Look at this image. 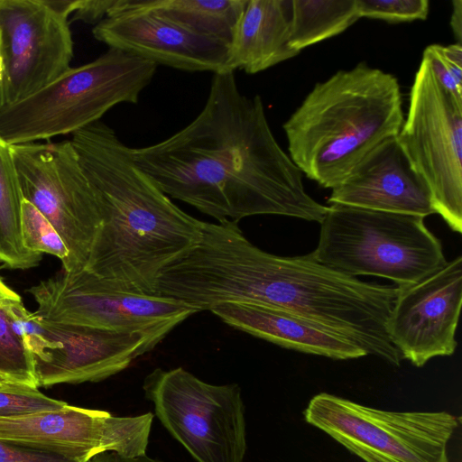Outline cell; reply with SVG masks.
Wrapping results in <instances>:
<instances>
[{
  "label": "cell",
  "instance_id": "obj_1",
  "mask_svg": "<svg viewBox=\"0 0 462 462\" xmlns=\"http://www.w3.org/2000/svg\"><path fill=\"white\" fill-rule=\"evenodd\" d=\"M129 152L168 197L217 223L255 215L320 223L328 209L306 192L301 171L273 134L261 97L244 95L233 70L213 73L206 103L188 125Z\"/></svg>",
  "mask_w": 462,
  "mask_h": 462
},
{
  "label": "cell",
  "instance_id": "obj_12",
  "mask_svg": "<svg viewBox=\"0 0 462 462\" xmlns=\"http://www.w3.org/2000/svg\"><path fill=\"white\" fill-rule=\"evenodd\" d=\"M68 18L46 0H0V106L32 95L70 68L74 42Z\"/></svg>",
  "mask_w": 462,
  "mask_h": 462
},
{
  "label": "cell",
  "instance_id": "obj_32",
  "mask_svg": "<svg viewBox=\"0 0 462 462\" xmlns=\"http://www.w3.org/2000/svg\"><path fill=\"white\" fill-rule=\"evenodd\" d=\"M453 11L450 18V26L457 40V43L461 44L462 41V1L454 0L452 2Z\"/></svg>",
  "mask_w": 462,
  "mask_h": 462
},
{
  "label": "cell",
  "instance_id": "obj_21",
  "mask_svg": "<svg viewBox=\"0 0 462 462\" xmlns=\"http://www.w3.org/2000/svg\"><path fill=\"white\" fill-rule=\"evenodd\" d=\"M359 18L356 0H292L290 46L300 52L343 32Z\"/></svg>",
  "mask_w": 462,
  "mask_h": 462
},
{
  "label": "cell",
  "instance_id": "obj_23",
  "mask_svg": "<svg viewBox=\"0 0 462 462\" xmlns=\"http://www.w3.org/2000/svg\"><path fill=\"white\" fill-rule=\"evenodd\" d=\"M21 232L23 245L35 253H46L58 257L62 265L69 250L52 224L28 200L23 199L21 214Z\"/></svg>",
  "mask_w": 462,
  "mask_h": 462
},
{
  "label": "cell",
  "instance_id": "obj_14",
  "mask_svg": "<svg viewBox=\"0 0 462 462\" xmlns=\"http://www.w3.org/2000/svg\"><path fill=\"white\" fill-rule=\"evenodd\" d=\"M96 40L154 64L195 72L228 69L229 45L195 34L163 15L116 0L106 17L92 30Z\"/></svg>",
  "mask_w": 462,
  "mask_h": 462
},
{
  "label": "cell",
  "instance_id": "obj_15",
  "mask_svg": "<svg viewBox=\"0 0 462 462\" xmlns=\"http://www.w3.org/2000/svg\"><path fill=\"white\" fill-rule=\"evenodd\" d=\"M47 337L60 347L33 357L39 386L100 382L127 368L161 340L145 333L51 322L42 318Z\"/></svg>",
  "mask_w": 462,
  "mask_h": 462
},
{
  "label": "cell",
  "instance_id": "obj_25",
  "mask_svg": "<svg viewBox=\"0 0 462 462\" xmlns=\"http://www.w3.org/2000/svg\"><path fill=\"white\" fill-rule=\"evenodd\" d=\"M3 307L11 318L14 331L33 357H42L47 350L60 347L59 343L48 339L42 318L28 311L22 300L9 301Z\"/></svg>",
  "mask_w": 462,
  "mask_h": 462
},
{
  "label": "cell",
  "instance_id": "obj_19",
  "mask_svg": "<svg viewBox=\"0 0 462 462\" xmlns=\"http://www.w3.org/2000/svg\"><path fill=\"white\" fill-rule=\"evenodd\" d=\"M186 30L230 46L247 0H136Z\"/></svg>",
  "mask_w": 462,
  "mask_h": 462
},
{
  "label": "cell",
  "instance_id": "obj_27",
  "mask_svg": "<svg viewBox=\"0 0 462 462\" xmlns=\"http://www.w3.org/2000/svg\"><path fill=\"white\" fill-rule=\"evenodd\" d=\"M0 462H87L61 453L0 439Z\"/></svg>",
  "mask_w": 462,
  "mask_h": 462
},
{
  "label": "cell",
  "instance_id": "obj_31",
  "mask_svg": "<svg viewBox=\"0 0 462 462\" xmlns=\"http://www.w3.org/2000/svg\"><path fill=\"white\" fill-rule=\"evenodd\" d=\"M88 462H162L159 459L152 458L148 457L147 455H143L136 457H122L116 453L113 452H102L99 453L93 457H91Z\"/></svg>",
  "mask_w": 462,
  "mask_h": 462
},
{
  "label": "cell",
  "instance_id": "obj_16",
  "mask_svg": "<svg viewBox=\"0 0 462 462\" xmlns=\"http://www.w3.org/2000/svg\"><path fill=\"white\" fill-rule=\"evenodd\" d=\"M328 201L424 217L436 214L430 189L397 136L386 139L367 154L332 189Z\"/></svg>",
  "mask_w": 462,
  "mask_h": 462
},
{
  "label": "cell",
  "instance_id": "obj_17",
  "mask_svg": "<svg viewBox=\"0 0 462 462\" xmlns=\"http://www.w3.org/2000/svg\"><path fill=\"white\" fill-rule=\"evenodd\" d=\"M209 311L236 329L285 348L338 360L366 356L362 348L337 334L277 308L223 302Z\"/></svg>",
  "mask_w": 462,
  "mask_h": 462
},
{
  "label": "cell",
  "instance_id": "obj_9",
  "mask_svg": "<svg viewBox=\"0 0 462 462\" xmlns=\"http://www.w3.org/2000/svg\"><path fill=\"white\" fill-rule=\"evenodd\" d=\"M10 150L23 199L52 224L69 250L63 271L85 270L101 214L70 140L15 144Z\"/></svg>",
  "mask_w": 462,
  "mask_h": 462
},
{
  "label": "cell",
  "instance_id": "obj_8",
  "mask_svg": "<svg viewBox=\"0 0 462 462\" xmlns=\"http://www.w3.org/2000/svg\"><path fill=\"white\" fill-rule=\"evenodd\" d=\"M143 389L161 423L197 462L244 461L246 430L238 384H211L182 367L156 368Z\"/></svg>",
  "mask_w": 462,
  "mask_h": 462
},
{
  "label": "cell",
  "instance_id": "obj_11",
  "mask_svg": "<svg viewBox=\"0 0 462 462\" xmlns=\"http://www.w3.org/2000/svg\"><path fill=\"white\" fill-rule=\"evenodd\" d=\"M27 291L38 304L35 313L45 320L145 333L161 341L176 326L199 312L170 297L103 288L86 270L74 273L63 271Z\"/></svg>",
  "mask_w": 462,
  "mask_h": 462
},
{
  "label": "cell",
  "instance_id": "obj_28",
  "mask_svg": "<svg viewBox=\"0 0 462 462\" xmlns=\"http://www.w3.org/2000/svg\"><path fill=\"white\" fill-rule=\"evenodd\" d=\"M423 59L430 65L436 79L441 86L451 93L457 99L462 101V88L455 82L453 76L445 62L441 51L440 45L432 44L428 46L423 51Z\"/></svg>",
  "mask_w": 462,
  "mask_h": 462
},
{
  "label": "cell",
  "instance_id": "obj_24",
  "mask_svg": "<svg viewBox=\"0 0 462 462\" xmlns=\"http://www.w3.org/2000/svg\"><path fill=\"white\" fill-rule=\"evenodd\" d=\"M66 404L46 396L36 387L15 382L0 383V418L60 410Z\"/></svg>",
  "mask_w": 462,
  "mask_h": 462
},
{
  "label": "cell",
  "instance_id": "obj_2",
  "mask_svg": "<svg viewBox=\"0 0 462 462\" xmlns=\"http://www.w3.org/2000/svg\"><path fill=\"white\" fill-rule=\"evenodd\" d=\"M170 295L199 311L223 302L277 308L318 324L399 365L387 334L398 287L363 282L319 263L312 253L279 256L253 245L237 223L202 222L198 244L171 265Z\"/></svg>",
  "mask_w": 462,
  "mask_h": 462
},
{
  "label": "cell",
  "instance_id": "obj_10",
  "mask_svg": "<svg viewBox=\"0 0 462 462\" xmlns=\"http://www.w3.org/2000/svg\"><path fill=\"white\" fill-rule=\"evenodd\" d=\"M397 139L428 183L436 214L462 232V101L436 79L422 58Z\"/></svg>",
  "mask_w": 462,
  "mask_h": 462
},
{
  "label": "cell",
  "instance_id": "obj_33",
  "mask_svg": "<svg viewBox=\"0 0 462 462\" xmlns=\"http://www.w3.org/2000/svg\"><path fill=\"white\" fill-rule=\"evenodd\" d=\"M13 300H22L21 297L9 288L0 277V306Z\"/></svg>",
  "mask_w": 462,
  "mask_h": 462
},
{
  "label": "cell",
  "instance_id": "obj_34",
  "mask_svg": "<svg viewBox=\"0 0 462 462\" xmlns=\"http://www.w3.org/2000/svg\"><path fill=\"white\" fill-rule=\"evenodd\" d=\"M4 77V60L0 51V85Z\"/></svg>",
  "mask_w": 462,
  "mask_h": 462
},
{
  "label": "cell",
  "instance_id": "obj_5",
  "mask_svg": "<svg viewBox=\"0 0 462 462\" xmlns=\"http://www.w3.org/2000/svg\"><path fill=\"white\" fill-rule=\"evenodd\" d=\"M156 69L149 60L109 48L32 95L0 106V137L15 145L73 134L118 104H136Z\"/></svg>",
  "mask_w": 462,
  "mask_h": 462
},
{
  "label": "cell",
  "instance_id": "obj_26",
  "mask_svg": "<svg viewBox=\"0 0 462 462\" xmlns=\"http://www.w3.org/2000/svg\"><path fill=\"white\" fill-rule=\"evenodd\" d=\"M359 17L380 19L388 23L425 20L428 0H356Z\"/></svg>",
  "mask_w": 462,
  "mask_h": 462
},
{
  "label": "cell",
  "instance_id": "obj_7",
  "mask_svg": "<svg viewBox=\"0 0 462 462\" xmlns=\"http://www.w3.org/2000/svg\"><path fill=\"white\" fill-rule=\"evenodd\" d=\"M305 420L365 462H448L460 417L447 411H392L328 393L315 395Z\"/></svg>",
  "mask_w": 462,
  "mask_h": 462
},
{
  "label": "cell",
  "instance_id": "obj_20",
  "mask_svg": "<svg viewBox=\"0 0 462 462\" xmlns=\"http://www.w3.org/2000/svg\"><path fill=\"white\" fill-rule=\"evenodd\" d=\"M23 200L10 145L0 137V262L10 269H30L42 259V254L29 251L23 243Z\"/></svg>",
  "mask_w": 462,
  "mask_h": 462
},
{
  "label": "cell",
  "instance_id": "obj_36",
  "mask_svg": "<svg viewBox=\"0 0 462 462\" xmlns=\"http://www.w3.org/2000/svg\"><path fill=\"white\" fill-rule=\"evenodd\" d=\"M0 51H1V34H0Z\"/></svg>",
  "mask_w": 462,
  "mask_h": 462
},
{
  "label": "cell",
  "instance_id": "obj_6",
  "mask_svg": "<svg viewBox=\"0 0 462 462\" xmlns=\"http://www.w3.org/2000/svg\"><path fill=\"white\" fill-rule=\"evenodd\" d=\"M424 217L331 204L320 222V263L356 277L373 275L398 288L413 285L447 264L440 240Z\"/></svg>",
  "mask_w": 462,
  "mask_h": 462
},
{
  "label": "cell",
  "instance_id": "obj_18",
  "mask_svg": "<svg viewBox=\"0 0 462 462\" xmlns=\"http://www.w3.org/2000/svg\"><path fill=\"white\" fill-rule=\"evenodd\" d=\"M292 0H247L229 46L228 69L255 74L300 52L290 46Z\"/></svg>",
  "mask_w": 462,
  "mask_h": 462
},
{
  "label": "cell",
  "instance_id": "obj_35",
  "mask_svg": "<svg viewBox=\"0 0 462 462\" xmlns=\"http://www.w3.org/2000/svg\"><path fill=\"white\" fill-rule=\"evenodd\" d=\"M6 382H12V381H10L8 378H6L5 376H4L3 374H0V383H4Z\"/></svg>",
  "mask_w": 462,
  "mask_h": 462
},
{
  "label": "cell",
  "instance_id": "obj_22",
  "mask_svg": "<svg viewBox=\"0 0 462 462\" xmlns=\"http://www.w3.org/2000/svg\"><path fill=\"white\" fill-rule=\"evenodd\" d=\"M0 374L12 382L38 388L33 356L14 331L11 318L3 306H0Z\"/></svg>",
  "mask_w": 462,
  "mask_h": 462
},
{
  "label": "cell",
  "instance_id": "obj_30",
  "mask_svg": "<svg viewBox=\"0 0 462 462\" xmlns=\"http://www.w3.org/2000/svg\"><path fill=\"white\" fill-rule=\"evenodd\" d=\"M441 55L457 85L462 88V46L459 43L440 46Z\"/></svg>",
  "mask_w": 462,
  "mask_h": 462
},
{
  "label": "cell",
  "instance_id": "obj_13",
  "mask_svg": "<svg viewBox=\"0 0 462 462\" xmlns=\"http://www.w3.org/2000/svg\"><path fill=\"white\" fill-rule=\"evenodd\" d=\"M399 291L387 334L401 357L417 367L436 356H451L462 304V257Z\"/></svg>",
  "mask_w": 462,
  "mask_h": 462
},
{
  "label": "cell",
  "instance_id": "obj_29",
  "mask_svg": "<svg viewBox=\"0 0 462 462\" xmlns=\"http://www.w3.org/2000/svg\"><path fill=\"white\" fill-rule=\"evenodd\" d=\"M116 0H78L72 21L98 23L115 6Z\"/></svg>",
  "mask_w": 462,
  "mask_h": 462
},
{
  "label": "cell",
  "instance_id": "obj_4",
  "mask_svg": "<svg viewBox=\"0 0 462 462\" xmlns=\"http://www.w3.org/2000/svg\"><path fill=\"white\" fill-rule=\"evenodd\" d=\"M404 117L397 79L362 62L314 86L283 125L290 157L327 189L341 183Z\"/></svg>",
  "mask_w": 462,
  "mask_h": 462
},
{
  "label": "cell",
  "instance_id": "obj_3",
  "mask_svg": "<svg viewBox=\"0 0 462 462\" xmlns=\"http://www.w3.org/2000/svg\"><path fill=\"white\" fill-rule=\"evenodd\" d=\"M101 214L86 271L99 286L157 294L162 273L199 241L202 221L174 204L97 121L72 134Z\"/></svg>",
  "mask_w": 462,
  "mask_h": 462
}]
</instances>
